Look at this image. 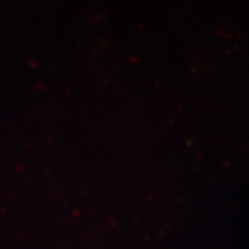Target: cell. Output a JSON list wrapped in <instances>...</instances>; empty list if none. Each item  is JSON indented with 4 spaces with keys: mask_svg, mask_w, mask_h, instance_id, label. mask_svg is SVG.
<instances>
[]
</instances>
